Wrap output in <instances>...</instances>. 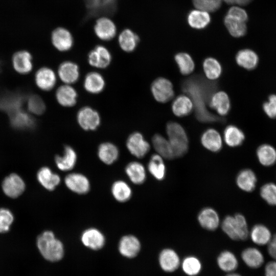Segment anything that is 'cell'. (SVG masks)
Here are the masks:
<instances>
[{"label": "cell", "instance_id": "obj_1", "mask_svg": "<svg viewBox=\"0 0 276 276\" xmlns=\"http://www.w3.org/2000/svg\"><path fill=\"white\" fill-rule=\"evenodd\" d=\"M216 88V83L209 82L199 75L191 77L182 83V90L191 99L196 116L201 122H213L220 121V118L212 114L206 108Z\"/></svg>", "mask_w": 276, "mask_h": 276}, {"label": "cell", "instance_id": "obj_2", "mask_svg": "<svg viewBox=\"0 0 276 276\" xmlns=\"http://www.w3.org/2000/svg\"><path fill=\"white\" fill-rule=\"evenodd\" d=\"M37 246L42 257L49 261L57 262L63 257L64 245L51 231H45L38 237Z\"/></svg>", "mask_w": 276, "mask_h": 276}, {"label": "cell", "instance_id": "obj_3", "mask_svg": "<svg viewBox=\"0 0 276 276\" xmlns=\"http://www.w3.org/2000/svg\"><path fill=\"white\" fill-rule=\"evenodd\" d=\"M223 232L232 240H245L248 236L247 224L241 214L226 216L221 223Z\"/></svg>", "mask_w": 276, "mask_h": 276}, {"label": "cell", "instance_id": "obj_4", "mask_svg": "<svg viewBox=\"0 0 276 276\" xmlns=\"http://www.w3.org/2000/svg\"><path fill=\"white\" fill-rule=\"evenodd\" d=\"M168 141L175 157H181L188 151L189 141L183 128L176 122H171L166 127Z\"/></svg>", "mask_w": 276, "mask_h": 276}, {"label": "cell", "instance_id": "obj_5", "mask_svg": "<svg viewBox=\"0 0 276 276\" xmlns=\"http://www.w3.org/2000/svg\"><path fill=\"white\" fill-rule=\"evenodd\" d=\"M64 182L68 190L77 194H86L90 189L89 179L81 173H68L64 177Z\"/></svg>", "mask_w": 276, "mask_h": 276}, {"label": "cell", "instance_id": "obj_6", "mask_svg": "<svg viewBox=\"0 0 276 276\" xmlns=\"http://www.w3.org/2000/svg\"><path fill=\"white\" fill-rule=\"evenodd\" d=\"M126 147L128 151L137 158L144 157L149 151L150 146L140 132L131 133L127 138Z\"/></svg>", "mask_w": 276, "mask_h": 276}, {"label": "cell", "instance_id": "obj_7", "mask_svg": "<svg viewBox=\"0 0 276 276\" xmlns=\"http://www.w3.org/2000/svg\"><path fill=\"white\" fill-rule=\"evenodd\" d=\"M151 91L154 99L161 103L170 101L174 95L172 83L165 78H158L153 82Z\"/></svg>", "mask_w": 276, "mask_h": 276}, {"label": "cell", "instance_id": "obj_8", "mask_svg": "<svg viewBox=\"0 0 276 276\" xmlns=\"http://www.w3.org/2000/svg\"><path fill=\"white\" fill-rule=\"evenodd\" d=\"M80 239L83 245L94 250L102 248L106 242L103 233L96 227H89L84 230L81 234Z\"/></svg>", "mask_w": 276, "mask_h": 276}, {"label": "cell", "instance_id": "obj_9", "mask_svg": "<svg viewBox=\"0 0 276 276\" xmlns=\"http://www.w3.org/2000/svg\"><path fill=\"white\" fill-rule=\"evenodd\" d=\"M158 260L161 269L167 273L175 271L181 264L178 253L171 248L163 249L159 254Z\"/></svg>", "mask_w": 276, "mask_h": 276}, {"label": "cell", "instance_id": "obj_10", "mask_svg": "<svg viewBox=\"0 0 276 276\" xmlns=\"http://www.w3.org/2000/svg\"><path fill=\"white\" fill-rule=\"evenodd\" d=\"M77 119L80 126L85 130L96 129L101 121L99 113L88 106L84 107L79 110Z\"/></svg>", "mask_w": 276, "mask_h": 276}, {"label": "cell", "instance_id": "obj_11", "mask_svg": "<svg viewBox=\"0 0 276 276\" xmlns=\"http://www.w3.org/2000/svg\"><path fill=\"white\" fill-rule=\"evenodd\" d=\"M141 243L140 240L133 235H126L121 237L118 244L120 254L127 258H133L140 252Z\"/></svg>", "mask_w": 276, "mask_h": 276}, {"label": "cell", "instance_id": "obj_12", "mask_svg": "<svg viewBox=\"0 0 276 276\" xmlns=\"http://www.w3.org/2000/svg\"><path fill=\"white\" fill-rule=\"evenodd\" d=\"M2 189L7 196L14 198L24 192L25 184L19 176L13 173L4 179L2 183Z\"/></svg>", "mask_w": 276, "mask_h": 276}, {"label": "cell", "instance_id": "obj_13", "mask_svg": "<svg viewBox=\"0 0 276 276\" xmlns=\"http://www.w3.org/2000/svg\"><path fill=\"white\" fill-rule=\"evenodd\" d=\"M53 45L58 50L65 52L70 50L73 45V38L68 30L63 28L55 29L51 35Z\"/></svg>", "mask_w": 276, "mask_h": 276}, {"label": "cell", "instance_id": "obj_14", "mask_svg": "<svg viewBox=\"0 0 276 276\" xmlns=\"http://www.w3.org/2000/svg\"><path fill=\"white\" fill-rule=\"evenodd\" d=\"M111 60V56L108 50L104 46L97 45L88 54L89 64L97 68H105Z\"/></svg>", "mask_w": 276, "mask_h": 276}, {"label": "cell", "instance_id": "obj_15", "mask_svg": "<svg viewBox=\"0 0 276 276\" xmlns=\"http://www.w3.org/2000/svg\"><path fill=\"white\" fill-rule=\"evenodd\" d=\"M77 162V154L74 149L69 145L64 148L62 156L57 155L55 157V164L60 171L67 172L75 167Z\"/></svg>", "mask_w": 276, "mask_h": 276}, {"label": "cell", "instance_id": "obj_16", "mask_svg": "<svg viewBox=\"0 0 276 276\" xmlns=\"http://www.w3.org/2000/svg\"><path fill=\"white\" fill-rule=\"evenodd\" d=\"M197 219L200 225L208 231H215L220 225L218 213L210 207L202 209L198 215Z\"/></svg>", "mask_w": 276, "mask_h": 276}, {"label": "cell", "instance_id": "obj_17", "mask_svg": "<svg viewBox=\"0 0 276 276\" xmlns=\"http://www.w3.org/2000/svg\"><path fill=\"white\" fill-rule=\"evenodd\" d=\"M94 31L99 38L108 41L115 36L117 28L114 23L111 19L107 17H101L97 20Z\"/></svg>", "mask_w": 276, "mask_h": 276}, {"label": "cell", "instance_id": "obj_18", "mask_svg": "<svg viewBox=\"0 0 276 276\" xmlns=\"http://www.w3.org/2000/svg\"><path fill=\"white\" fill-rule=\"evenodd\" d=\"M35 82L39 88L45 91L51 90L56 82V76L50 68L44 67L38 70L35 74Z\"/></svg>", "mask_w": 276, "mask_h": 276}, {"label": "cell", "instance_id": "obj_19", "mask_svg": "<svg viewBox=\"0 0 276 276\" xmlns=\"http://www.w3.org/2000/svg\"><path fill=\"white\" fill-rule=\"evenodd\" d=\"M125 172L129 180L135 185H142L146 179V170L144 166L137 161L128 163Z\"/></svg>", "mask_w": 276, "mask_h": 276}, {"label": "cell", "instance_id": "obj_20", "mask_svg": "<svg viewBox=\"0 0 276 276\" xmlns=\"http://www.w3.org/2000/svg\"><path fill=\"white\" fill-rule=\"evenodd\" d=\"M58 73L61 80L66 84L75 83L79 77L78 65L71 61L62 62L59 66Z\"/></svg>", "mask_w": 276, "mask_h": 276}, {"label": "cell", "instance_id": "obj_21", "mask_svg": "<svg viewBox=\"0 0 276 276\" xmlns=\"http://www.w3.org/2000/svg\"><path fill=\"white\" fill-rule=\"evenodd\" d=\"M32 57L31 54L25 50L19 51L14 54L12 63L16 71L20 74H28L32 69Z\"/></svg>", "mask_w": 276, "mask_h": 276}, {"label": "cell", "instance_id": "obj_22", "mask_svg": "<svg viewBox=\"0 0 276 276\" xmlns=\"http://www.w3.org/2000/svg\"><path fill=\"white\" fill-rule=\"evenodd\" d=\"M97 153L99 159L107 165L115 163L119 156L118 148L110 142L101 143L98 147Z\"/></svg>", "mask_w": 276, "mask_h": 276}, {"label": "cell", "instance_id": "obj_23", "mask_svg": "<svg viewBox=\"0 0 276 276\" xmlns=\"http://www.w3.org/2000/svg\"><path fill=\"white\" fill-rule=\"evenodd\" d=\"M39 183L47 190L53 191L60 183V177L48 167L41 168L37 174Z\"/></svg>", "mask_w": 276, "mask_h": 276}, {"label": "cell", "instance_id": "obj_24", "mask_svg": "<svg viewBox=\"0 0 276 276\" xmlns=\"http://www.w3.org/2000/svg\"><path fill=\"white\" fill-rule=\"evenodd\" d=\"M209 105L221 116L226 115L229 111L231 102L229 98L224 91L214 93L211 96Z\"/></svg>", "mask_w": 276, "mask_h": 276}, {"label": "cell", "instance_id": "obj_25", "mask_svg": "<svg viewBox=\"0 0 276 276\" xmlns=\"http://www.w3.org/2000/svg\"><path fill=\"white\" fill-rule=\"evenodd\" d=\"M201 142L205 148L214 152L219 151L222 147L221 137L219 133L214 129H209L203 133Z\"/></svg>", "mask_w": 276, "mask_h": 276}, {"label": "cell", "instance_id": "obj_26", "mask_svg": "<svg viewBox=\"0 0 276 276\" xmlns=\"http://www.w3.org/2000/svg\"><path fill=\"white\" fill-rule=\"evenodd\" d=\"M110 190L113 198L121 203L129 200L132 195L131 188L123 180L114 181L111 186Z\"/></svg>", "mask_w": 276, "mask_h": 276}, {"label": "cell", "instance_id": "obj_27", "mask_svg": "<svg viewBox=\"0 0 276 276\" xmlns=\"http://www.w3.org/2000/svg\"><path fill=\"white\" fill-rule=\"evenodd\" d=\"M77 93L69 84L60 86L56 93L57 102L62 106L72 107L76 103Z\"/></svg>", "mask_w": 276, "mask_h": 276}, {"label": "cell", "instance_id": "obj_28", "mask_svg": "<svg viewBox=\"0 0 276 276\" xmlns=\"http://www.w3.org/2000/svg\"><path fill=\"white\" fill-rule=\"evenodd\" d=\"M236 181L237 185L241 190L250 192L255 189L257 179L253 171L245 169L238 173Z\"/></svg>", "mask_w": 276, "mask_h": 276}, {"label": "cell", "instance_id": "obj_29", "mask_svg": "<svg viewBox=\"0 0 276 276\" xmlns=\"http://www.w3.org/2000/svg\"><path fill=\"white\" fill-rule=\"evenodd\" d=\"M217 264L222 271L230 273L234 271L238 266V261L232 251L225 250L221 251L217 258Z\"/></svg>", "mask_w": 276, "mask_h": 276}, {"label": "cell", "instance_id": "obj_30", "mask_svg": "<svg viewBox=\"0 0 276 276\" xmlns=\"http://www.w3.org/2000/svg\"><path fill=\"white\" fill-rule=\"evenodd\" d=\"M153 146L163 158L171 159L175 157L171 146L165 137L159 134H155L152 139Z\"/></svg>", "mask_w": 276, "mask_h": 276}, {"label": "cell", "instance_id": "obj_31", "mask_svg": "<svg viewBox=\"0 0 276 276\" xmlns=\"http://www.w3.org/2000/svg\"><path fill=\"white\" fill-rule=\"evenodd\" d=\"M237 64L248 70L254 69L258 65L259 58L257 54L250 49L239 51L236 56Z\"/></svg>", "mask_w": 276, "mask_h": 276}, {"label": "cell", "instance_id": "obj_32", "mask_svg": "<svg viewBox=\"0 0 276 276\" xmlns=\"http://www.w3.org/2000/svg\"><path fill=\"white\" fill-rule=\"evenodd\" d=\"M84 87L89 93L98 94L101 92L105 87V80L103 76L97 72H90L87 74L84 79Z\"/></svg>", "mask_w": 276, "mask_h": 276}, {"label": "cell", "instance_id": "obj_33", "mask_svg": "<svg viewBox=\"0 0 276 276\" xmlns=\"http://www.w3.org/2000/svg\"><path fill=\"white\" fill-rule=\"evenodd\" d=\"M147 169L150 174L156 180H162L166 176V166L163 158L158 154H153L148 162Z\"/></svg>", "mask_w": 276, "mask_h": 276}, {"label": "cell", "instance_id": "obj_34", "mask_svg": "<svg viewBox=\"0 0 276 276\" xmlns=\"http://www.w3.org/2000/svg\"><path fill=\"white\" fill-rule=\"evenodd\" d=\"M194 107L191 99L188 96L181 95L178 96L173 102L172 109L174 114L178 117L189 114Z\"/></svg>", "mask_w": 276, "mask_h": 276}, {"label": "cell", "instance_id": "obj_35", "mask_svg": "<svg viewBox=\"0 0 276 276\" xmlns=\"http://www.w3.org/2000/svg\"><path fill=\"white\" fill-rule=\"evenodd\" d=\"M241 258L244 263L251 268H257L264 262L262 252L257 248L248 247L243 250Z\"/></svg>", "mask_w": 276, "mask_h": 276}, {"label": "cell", "instance_id": "obj_36", "mask_svg": "<svg viewBox=\"0 0 276 276\" xmlns=\"http://www.w3.org/2000/svg\"><path fill=\"white\" fill-rule=\"evenodd\" d=\"M210 20L209 12L197 9L191 11L188 16L189 25L197 29L205 28L210 23Z\"/></svg>", "mask_w": 276, "mask_h": 276}, {"label": "cell", "instance_id": "obj_37", "mask_svg": "<svg viewBox=\"0 0 276 276\" xmlns=\"http://www.w3.org/2000/svg\"><path fill=\"white\" fill-rule=\"evenodd\" d=\"M139 38L137 35L130 29L124 30L119 37V43L121 48L126 52H131L135 50Z\"/></svg>", "mask_w": 276, "mask_h": 276}, {"label": "cell", "instance_id": "obj_38", "mask_svg": "<svg viewBox=\"0 0 276 276\" xmlns=\"http://www.w3.org/2000/svg\"><path fill=\"white\" fill-rule=\"evenodd\" d=\"M224 139L228 146L235 147L242 144L245 135L239 128L234 125H229L224 131Z\"/></svg>", "mask_w": 276, "mask_h": 276}, {"label": "cell", "instance_id": "obj_39", "mask_svg": "<svg viewBox=\"0 0 276 276\" xmlns=\"http://www.w3.org/2000/svg\"><path fill=\"white\" fill-rule=\"evenodd\" d=\"M224 24L230 34L235 37L244 36L246 32L245 22L226 15L224 18Z\"/></svg>", "mask_w": 276, "mask_h": 276}, {"label": "cell", "instance_id": "obj_40", "mask_svg": "<svg viewBox=\"0 0 276 276\" xmlns=\"http://www.w3.org/2000/svg\"><path fill=\"white\" fill-rule=\"evenodd\" d=\"M182 270L188 276H197L202 268L201 261L196 256H188L181 261Z\"/></svg>", "mask_w": 276, "mask_h": 276}, {"label": "cell", "instance_id": "obj_41", "mask_svg": "<svg viewBox=\"0 0 276 276\" xmlns=\"http://www.w3.org/2000/svg\"><path fill=\"white\" fill-rule=\"evenodd\" d=\"M257 155L259 162L265 166H270L276 162V150L268 144L259 146L257 150Z\"/></svg>", "mask_w": 276, "mask_h": 276}, {"label": "cell", "instance_id": "obj_42", "mask_svg": "<svg viewBox=\"0 0 276 276\" xmlns=\"http://www.w3.org/2000/svg\"><path fill=\"white\" fill-rule=\"evenodd\" d=\"M250 235L252 241L260 245L267 244L271 239L269 229L263 224L255 225L251 228Z\"/></svg>", "mask_w": 276, "mask_h": 276}, {"label": "cell", "instance_id": "obj_43", "mask_svg": "<svg viewBox=\"0 0 276 276\" xmlns=\"http://www.w3.org/2000/svg\"><path fill=\"white\" fill-rule=\"evenodd\" d=\"M11 122L14 127L24 129L33 126L32 118L26 112L21 110L17 109L11 112Z\"/></svg>", "mask_w": 276, "mask_h": 276}, {"label": "cell", "instance_id": "obj_44", "mask_svg": "<svg viewBox=\"0 0 276 276\" xmlns=\"http://www.w3.org/2000/svg\"><path fill=\"white\" fill-rule=\"evenodd\" d=\"M203 68L206 77L211 80L218 78L222 73L221 64L214 58H206L203 63Z\"/></svg>", "mask_w": 276, "mask_h": 276}, {"label": "cell", "instance_id": "obj_45", "mask_svg": "<svg viewBox=\"0 0 276 276\" xmlns=\"http://www.w3.org/2000/svg\"><path fill=\"white\" fill-rule=\"evenodd\" d=\"M175 60L180 73L182 75H189L194 71V62L188 54L179 53L175 55Z\"/></svg>", "mask_w": 276, "mask_h": 276}, {"label": "cell", "instance_id": "obj_46", "mask_svg": "<svg viewBox=\"0 0 276 276\" xmlns=\"http://www.w3.org/2000/svg\"><path fill=\"white\" fill-rule=\"evenodd\" d=\"M261 197L269 205H276V185L267 183L260 189Z\"/></svg>", "mask_w": 276, "mask_h": 276}, {"label": "cell", "instance_id": "obj_47", "mask_svg": "<svg viewBox=\"0 0 276 276\" xmlns=\"http://www.w3.org/2000/svg\"><path fill=\"white\" fill-rule=\"evenodd\" d=\"M222 0H192L194 6L197 9L208 12L218 10L221 5Z\"/></svg>", "mask_w": 276, "mask_h": 276}, {"label": "cell", "instance_id": "obj_48", "mask_svg": "<svg viewBox=\"0 0 276 276\" xmlns=\"http://www.w3.org/2000/svg\"><path fill=\"white\" fill-rule=\"evenodd\" d=\"M28 108L29 111L35 114H41L44 112L45 106L43 100L39 96L33 95L28 99Z\"/></svg>", "mask_w": 276, "mask_h": 276}, {"label": "cell", "instance_id": "obj_49", "mask_svg": "<svg viewBox=\"0 0 276 276\" xmlns=\"http://www.w3.org/2000/svg\"><path fill=\"white\" fill-rule=\"evenodd\" d=\"M13 221L11 212L6 209H0V233L7 232Z\"/></svg>", "mask_w": 276, "mask_h": 276}, {"label": "cell", "instance_id": "obj_50", "mask_svg": "<svg viewBox=\"0 0 276 276\" xmlns=\"http://www.w3.org/2000/svg\"><path fill=\"white\" fill-rule=\"evenodd\" d=\"M265 113L270 118H276V95H271L263 105Z\"/></svg>", "mask_w": 276, "mask_h": 276}, {"label": "cell", "instance_id": "obj_51", "mask_svg": "<svg viewBox=\"0 0 276 276\" xmlns=\"http://www.w3.org/2000/svg\"><path fill=\"white\" fill-rule=\"evenodd\" d=\"M227 15L240 19L244 22L247 20L248 16L246 12L238 6H233L228 11Z\"/></svg>", "mask_w": 276, "mask_h": 276}, {"label": "cell", "instance_id": "obj_52", "mask_svg": "<svg viewBox=\"0 0 276 276\" xmlns=\"http://www.w3.org/2000/svg\"><path fill=\"white\" fill-rule=\"evenodd\" d=\"M115 0H101V5L98 12L100 11L110 12L114 8Z\"/></svg>", "mask_w": 276, "mask_h": 276}, {"label": "cell", "instance_id": "obj_53", "mask_svg": "<svg viewBox=\"0 0 276 276\" xmlns=\"http://www.w3.org/2000/svg\"><path fill=\"white\" fill-rule=\"evenodd\" d=\"M265 276H276V262H269L265 268Z\"/></svg>", "mask_w": 276, "mask_h": 276}, {"label": "cell", "instance_id": "obj_54", "mask_svg": "<svg viewBox=\"0 0 276 276\" xmlns=\"http://www.w3.org/2000/svg\"><path fill=\"white\" fill-rule=\"evenodd\" d=\"M87 7L93 12H98L101 5V0H84Z\"/></svg>", "mask_w": 276, "mask_h": 276}, {"label": "cell", "instance_id": "obj_55", "mask_svg": "<svg viewBox=\"0 0 276 276\" xmlns=\"http://www.w3.org/2000/svg\"><path fill=\"white\" fill-rule=\"evenodd\" d=\"M268 251L269 255L276 259V234L270 241L268 247Z\"/></svg>", "mask_w": 276, "mask_h": 276}, {"label": "cell", "instance_id": "obj_56", "mask_svg": "<svg viewBox=\"0 0 276 276\" xmlns=\"http://www.w3.org/2000/svg\"><path fill=\"white\" fill-rule=\"evenodd\" d=\"M228 4H237L244 6L248 4L252 0H222Z\"/></svg>", "mask_w": 276, "mask_h": 276}, {"label": "cell", "instance_id": "obj_57", "mask_svg": "<svg viewBox=\"0 0 276 276\" xmlns=\"http://www.w3.org/2000/svg\"><path fill=\"white\" fill-rule=\"evenodd\" d=\"M225 276H242L240 274L234 272L227 273Z\"/></svg>", "mask_w": 276, "mask_h": 276}, {"label": "cell", "instance_id": "obj_58", "mask_svg": "<svg viewBox=\"0 0 276 276\" xmlns=\"http://www.w3.org/2000/svg\"></svg>", "mask_w": 276, "mask_h": 276}]
</instances>
